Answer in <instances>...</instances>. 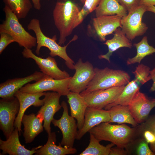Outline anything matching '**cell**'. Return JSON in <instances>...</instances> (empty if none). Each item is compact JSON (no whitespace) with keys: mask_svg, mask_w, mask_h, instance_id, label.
Wrapping results in <instances>:
<instances>
[{"mask_svg":"<svg viewBox=\"0 0 155 155\" xmlns=\"http://www.w3.org/2000/svg\"><path fill=\"white\" fill-rule=\"evenodd\" d=\"M80 10L78 6L69 0L58 1L53 11L55 24L59 33L58 44L64 43L67 37L76 27Z\"/></svg>","mask_w":155,"mask_h":155,"instance_id":"obj_1","label":"cell"},{"mask_svg":"<svg viewBox=\"0 0 155 155\" xmlns=\"http://www.w3.org/2000/svg\"><path fill=\"white\" fill-rule=\"evenodd\" d=\"M134 132L133 128L126 124L112 125L107 122L102 123L88 131L99 142L109 141L117 147L122 148L128 145Z\"/></svg>","mask_w":155,"mask_h":155,"instance_id":"obj_2","label":"cell"},{"mask_svg":"<svg viewBox=\"0 0 155 155\" xmlns=\"http://www.w3.org/2000/svg\"><path fill=\"white\" fill-rule=\"evenodd\" d=\"M27 28L28 30L33 31L36 35L37 45L35 53L37 55H39L42 47H46L50 51V56L53 57L59 56L65 60L66 65L69 69H74V62L67 55L66 49L71 42L77 39V36L75 35L66 45L62 46L57 42L56 35L50 38L44 34L41 30L38 19L33 18L31 20L28 25Z\"/></svg>","mask_w":155,"mask_h":155,"instance_id":"obj_3","label":"cell"},{"mask_svg":"<svg viewBox=\"0 0 155 155\" xmlns=\"http://www.w3.org/2000/svg\"><path fill=\"white\" fill-rule=\"evenodd\" d=\"M94 76L85 91H91L104 90L113 87L125 86L129 82L130 76L123 70L108 67L94 68Z\"/></svg>","mask_w":155,"mask_h":155,"instance_id":"obj_4","label":"cell"},{"mask_svg":"<svg viewBox=\"0 0 155 155\" xmlns=\"http://www.w3.org/2000/svg\"><path fill=\"white\" fill-rule=\"evenodd\" d=\"M3 10L5 18L0 25V32L9 34L20 46L30 49L35 47L37 45L36 37L26 30L17 17L8 6L5 5Z\"/></svg>","mask_w":155,"mask_h":155,"instance_id":"obj_5","label":"cell"},{"mask_svg":"<svg viewBox=\"0 0 155 155\" xmlns=\"http://www.w3.org/2000/svg\"><path fill=\"white\" fill-rule=\"evenodd\" d=\"M147 11L146 6L139 5L122 18L121 29L130 40L143 35L148 30L146 25L142 21L143 16Z\"/></svg>","mask_w":155,"mask_h":155,"instance_id":"obj_6","label":"cell"},{"mask_svg":"<svg viewBox=\"0 0 155 155\" xmlns=\"http://www.w3.org/2000/svg\"><path fill=\"white\" fill-rule=\"evenodd\" d=\"M71 77L57 80L44 74L39 80L26 84L19 90L30 93L52 91L59 93L61 96H67L70 91L68 86Z\"/></svg>","mask_w":155,"mask_h":155,"instance_id":"obj_7","label":"cell"},{"mask_svg":"<svg viewBox=\"0 0 155 155\" xmlns=\"http://www.w3.org/2000/svg\"><path fill=\"white\" fill-rule=\"evenodd\" d=\"M20 108L19 101L15 96L0 100V128L6 139L15 128L14 123Z\"/></svg>","mask_w":155,"mask_h":155,"instance_id":"obj_8","label":"cell"},{"mask_svg":"<svg viewBox=\"0 0 155 155\" xmlns=\"http://www.w3.org/2000/svg\"><path fill=\"white\" fill-rule=\"evenodd\" d=\"M125 86L114 87L91 91L85 90L80 94L84 98L88 107L102 109L116 100Z\"/></svg>","mask_w":155,"mask_h":155,"instance_id":"obj_9","label":"cell"},{"mask_svg":"<svg viewBox=\"0 0 155 155\" xmlns=\"http://www.w3.org/2000/svg\"><path fill=\"white\" fill-rule=\"evenodd\" d=\"M63 109L62 115L60 119H54L51 123L58 127L62 134L60 144L66 148L73 147L75 140L77 135V123L75 118L69 115L67 103L63 101L61 104Z\"/></svg>","mask_w":155,"mask_h":155,"instance_id":"obj_10","label":"cell"},{"mask_svg":"<svg viewBox=\"0 0 155 155\" xmlns=\"http://www.w3.org/2000/svg\"><path fill=\"white\" fill-rule=\"evenodd\" d=\"M94 68L89 61L84 62L79 59L74 64L75 72L69 83L70 91L80 93L85 91L94 76Z\"/></svg>","mask_w":155,"mask_h":155,"instance_id":"obj_11","label":"cell"},{"mask_svg":"<svg viewBox=\"0 0 155 155\" xmlns=\"http://www.w3.org/2000/svg\"><path fill=\"white\" fill-rule=\"evenodd\" d=\"M24 58L34 60L40 71L45 75L55 79L61 80L70 77L69 74L65 71H62L58 67L57 63L53 57L49 56L42 58L35 55L31 49L24 48L22 52Z\"/></svg>","mask_w":155,"mask_h":155,"instance_id":"obj_12","label":"cell"},{"mask_svg":"<svg viewBox=\"0 0 155 155\" xmlns=\"http://www.w3.org/2000/svg\"><path fill=\"white\" fill-rule=\"evenodd\" d=\"M128 106L135 120L137 123H140L147 119L151 111L155 107V98H148L139 90Z\"/></svg>","mask_w":155,"mask_h":155,"instance_id":"obj_13","label":"cell"},{"mask_svg":"<svg viewBox=\"0 0 155 155\" xmlns=\"http://www.w3.org/2000/svg\"><path fill=\"white\" fill-rule=\"evenodd\" d=\"M46 92L30 93L23 92L19 90L16 92L14 96L18 99L20 105L19 113L16 118L14 123L15 128H17L20 135L21 131V121L24 113L30 106L39 107L44 104V99H40V97L44 96Z\"/></svg>","mask_w":155,"mask_h":155,"instance_id":"obj_14","label":"cell"},{"mask_svg":"<svg viewBox=\"0 0 155 155\" xmlns=\"http://www.w3.org/2000/svg\"><path fill=\"white\" fill-rule=\"evenodd\" d=\"M44 96V104L39 112L43 115V126L48 135L51 132L50 125L55 114L62 107L59 102L61 96L52 92H46Z\"/></svg>","mask_w":155,"mask_h":155,"instance_id":"obj_15","label":"cell"},{"mask_svg":"<svg viewBox=\"0 0 155 155\" xmlns=\"http://www.w3.org/2000/svg\"><path fill=\"white\" fill-rule=\"evenodd\" d=\"M44 75L41 71H36L25 77L8 79L0 84V97L6 98L14 96L15 93L26 84L39 80Z\"/></svg>","mask_w":155,"mask_h":155,"instance_id":"obj_16","label":"cell"},{"mask_svg":"<svg viewBox=\"0 0 155 155\" xmlns=\"http://www.w3.org/2000/svg\"><path fill=\"white\" fill-rule=\"evenodd\" d=\"M110 119L109 110L88 107L83 125L78 131L76 139L80 140L92 128L102 122H109Z\"/></svg>","mask_w":155,"mask_h":155,"instance_id":"obj_17","label":"cell"},{"mask_svg":"<svg viewBox=\"0 0 155 155\" xmlns=\"http://www.w3.org/2000/svg\"><path fill=\"white\" fill-rule=\"evenodd\" d=\"M122 18L115 15L96 17L93 19V27L101 40L105 41L107 35L113 33L118 28H121Z\"/></svg>","mask_w":155,"mask_h":155,"instance_id":"obj_18","label":"cell"},{"mask_svg":"<svg viewBox=\"0 0 155 155\" xmlns=\"http://www.w3.org/2000/svg\"><path fill=\"white\" fill-rule=\"evenodd\" d=\"M19 132L17 128L5 141L0 139V149L1 154L9 155H32L36 152L38 147L31 150L26 148L20 143L19 139Z\"/></svg>","mask_w":155,"mask_h":155,"instance_id":"obj_19","label":"cell"},{"mask_svg":"<svg viewBox=\"0 0 155 155\" xmlns=\"http://www.w3.org/2000/svg\"><path fill=\"white\" fill-rule=\"evenodd\" d=\"M43 115L39 112L37 115L33 113L29 115L24 114L21 123L24 127L23 136L26 143L32 142L36 136L43 131Z\"/></svg>","mask_w":155,"mask_h":155,"instance_id":"obj_20","label":"cell"},{"mask_svg":"<svg viewBox=\"0 0 155 155\" xmlns=\"http://www.w3.org/2000/svg\"><path fill=\"white\" fill-rule=\"evenodd\" d=\"M66 96L71 116L76 120L78 129L80 130L84 125L85 114L88 107L87 104L80 93L69 91Z\"/></svg>","mask_w":155,"mask_h":155,"instance_id":"obj_21","label":"cell"},{"mask_svg":"<svg viewBox=\"0 0 155 155\" xmlns=\"http://www.w3.org/2000/svg\"><path fill=\"white\" fill-rule=\"evenodd\" d=\"M56 135L54 132L48 134L46 143L43 146H38L35 155H65L73 154L77 152V149L73 147L66 148L59 143V145H56Z\"/></svg>","mask_w":155,"mask_h":155,"instance_id":"obj_22","label":"cell"},{"mask_svg":"<svg viewBox=\"0 0 155 155\" xmlns=\"http://www.w3.org/2000/svg\"><path fill=\"white\" fill-rule=\"evenodd\" d=\"M114 32L113 38L107 40L104 44L107 46L108 52L105 54L100 55L98 56L100 59H106L109 63L110 62V57L114 51L121 48H131L132 46L130 40L127 38L121 28H118Z\"/></svg>","mask_w":155,"mask_h":155,"instance_id":"obj_23","label":"cell"},{"mask_svg":"<svg viewBox=\"0 0 155 155\" xmlns=\"http://www.w3.org/2000/svg\"><path fill=\"white\" fill-rule=\"evenodd\" d=\"M95 11L96 17L117 15L123 18L127 14V10L117 0H101Z\"/></svg>","mask_w":155,"mask_h":155,"instance_id":"obj_24","label":"cell"},{"mask_svg":"<svg viewBox=\"0 0 155 155\" xmlns=\"http://www.w3.org/2000/svg\"><path fill=\"white\" fill-rule=\"evenodd\" d=\"M110 119L109 123L121 124L127 123L134 126L137 123L132 116L128 105H118L112 107L109 110Z\"/></svg>","mask_w":155,"mask_h":155,"instance_id":"obj_25","label":"cell"},{"mask_svg":"<svg viewBox=\"0 0 155 155\" xmlns=\"http://www.w3.org/2000/svg\"><path fill=\"white\" fill-rule=\"evenodd\" d=\"M140 85L134 79L129 82L125 86L116 100L105 107L104 109L108 110L112 107L118 105H128L136 93L140 90Z\"/></svg>","mask_w":155,"mask_h":155,"instance_id":"obj_26","label":"cell"},{"mask_svg":"<svg viewBox=\"0 0 155 155\" xmlns=\"http://www.w3.org/2000/svg\"><path fill=\"white\" fill-rule=\"evenodd\" d=\"M137 49L136 55L132 58H128L127 60V65L138 63L140 64L141 61L146 56L155 53V48L150 45L148 42L147 36H144L139 42L133 44Z\"/></svg>","mask_w":155,"mask_h":155,"instance_id":"obj_27","label":"cell"},{"mask_svg":"<svg viewBox=\"0 0 155 155\" xmlns=\"http://www.w3.org/2000/svg\"><path fill=\"white\" fill-rule=\"evenodd\" d=\"M3 0L19 19L25 18L32 7L30 0Z\"/></svg>","mask_w":155,"mask_h":155,"instance_id":"obj_28","label":"cell"},{"mask_svg":"<svg viewBox=\"0 0 155 155\" xmlns=\"http://www.w3.org/2000/svg\"><path fill=\"white\" fill-rule=\"evenodd\" d=\"M99 142L93 135L90 134V143L88 146L79 155H109L111 148L115 145L111 143L104 146Z\"/></svg>","mask_w":155,"mask_h":155,"instance_id":"obj_29","label":"cell"},{"mask_svg":"<svg viewBox=\"0 0 155 155\" xmlns=\"http://www.w3.org/2000/svg\"><path fill=\"white\" fill-rule=\"evenodd\" d=\"M150 68L143 64H139L133 72L134 80L140 85H143L151 80L150 75Z\"/></svg>","mask_w":155,"mask_h":155,"instance_id":"obj_30","label":"cell"},{"mask_svg":"<svg viewBox=\"0 0 155 155\" xmlns=\"http://www.w3.org/2000/svg\"><path fill=\"white\" fill-rule=\"evenodd\" d=\"M101 0H86L82 9L80 10L76 24V27L83 21L88 14L95 10Z\"/></svg>","mask_w":155,"mask_h":155,"instance_id":"obj_31","label":"cell"},{"mask_svg":"<svg viewBox=\"0 0 155 155\" xmlns=\"http://www.w3.org/2000/svg\"><path fill=\"white\" fill-rule=\"evenodd\" d=\"M0 54H1L10 44L15 42L14 38L9 34L0 32Z\"/></svg>","mask_w":155,"mask_h":155,"instance_id":"obj_32","label":"cell"},{"mask_svg":"<svg viewBox=\"0 0 155 155\" xmlns=\"http://www.w3.org/2000/svg\"><path fill=\"white\" fill-rule=\"evenodd\" d=\"M137 153L139 155H154L155 152L150 149L148 143L146 141H142L139 144L137 150Z\"/></svg>","mask_w":155,"mask_h":155,"instance_id":"obj_33","label":"cell"},{"mask_svg":"<svg viewBox=\"0 0 155 155\" xmlns=\"http://www.w3.org/2000/svg\"><path fill=\"white\" fill-rule=\"evenodd\" d=\"M128 12L139 5L140 0H117Z\"/></svg>","mask_w":155,"mask_h":155,"instance_id":"obj_34","label":"cell"},{"mask_svg":"<svg viewBox=\"0 0 155 155\" xmlns=\"http://www.w3.org/2000/svg\"><path fill=\"white\" fill-rule=\"evenodd\" d=\"M145 126V130L155 137V115L148 120Z\"/></svg>","mask_w":155,"mask_h":155,"instance_id":"obj_35","label":"cell"},{"mask_svg":"<svg viewBox=\"0 0 155 155\" xmlns=\"http://www.w3.org/2000/svg\"><path fill=\"white\" fill-rule=\"evenodd\" d=\"M126 154V152L123 148H119L112 147L109 153L110 155H123Z\"/></svg>","mask_w":155,"mask_h":155,"instance_id":"obj_36","label":"cell"},{"mask_svg":"<svg viewBox=\"0 0 155 155\" xmlns=\"http://www.w3.org/2000/svg\"><path fill=\"white\" fill-rule=\"evenodd\" d=\"M150 75L151 80L153 81V83L149 91L150 92L155 91V67L150 72Z\"/></svg>","mask_w":155,"mask_h":155,"instance_id":"obj_37","label":"cell"},{"mask_svg":"<svg viewBox=\"0 0 155 155\" xmlns=\"http://www.w3.org/2000/svg\"><path fill=\"white\" fill-rule=\"evenodd\" d=\"M139 5L155 6V0H140Z\"/></svg>","mask_w":155,"mask_h":155,"instance_id":"obj_38","label":"cell"},{"mask_svg":"<svg viewBox=\"0 0 155 155\" xmlns=\"http://www.w3.org/2000/svg\"><path fill=\"white\" fill-rule=\"evenodd\" d=\"M34 8L38 10H39L41 7L40 0H31Z\"/></svg>","mask_w":155,"mask_h":155,"instance_id":"obj_39","label":"cell"},{"mask_svg":"<svg viewBox=\"0 0 155 155\" xmlns=\"http://www.w3.org/2000/svg\"><path fill=\"white\" fill-rule=\"evenodd\" d=\"M147 11L155 13V6L149 5L146 6Z\"/></svg>","mask_w":155,"mask_h":155,"instance_id":"obj_40","label":"cell"},{"mask_svg":"<svg viewBox=\"0 0 155 155\" xmlns=\"http://www.w3.org/2000/svg\"><path fill=\"white\" fill-rule=\"evenodd\" d=\"M84 3L85 2V1L86 0H81Z\"/></svg>","mask_w":155,"mask_h":155,"instance_id":"obj_41","label":"cell"}]
</instances>
